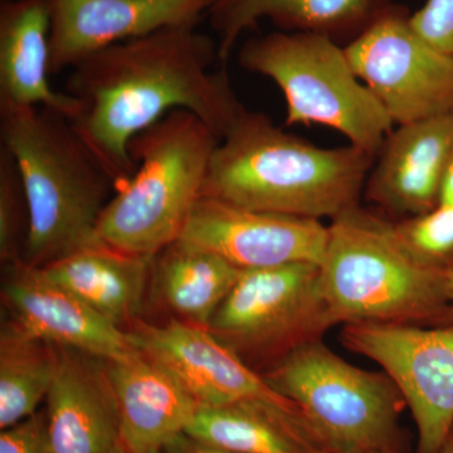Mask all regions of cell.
<instances>
[{
    "label": "cell",
    "mask_w": 453,
    "mask_h": 453,
    "mask_svg": "<svg viewBox=\"0 0 453 453\" xmlns=\"http://www.w3.org/2000/svg\"><path fill=\"white\" fill-rule=\"evenodd\" d=\"M238 61L244 70L268 77L281 88L288 125L332 127L372 157L395 127L354 73L344 47L332 38L308 32L268 33L244 42Z\"/></svg>",
    "instance_id": "cell-6"
},
{
    "label": "cell",
    "mask_w": 453,
    "mask_h": 453,
    "mask_svg": "<svg viewBox=\"0 0 453 453\" xmlns=\"http://www.w3.org/2000/svg\"><path fill=\"white\" fill-rule=\"evenodd\" d=\"M438 204L453 205V160L443 175Z\"/></svg>",
    "instance_id": "cell-29"
},
{
    "label": "cell",
    "mask_w": 453,
    "mask_h": 453,
    "mask_svg": "<svg viewBox=\"0 0 453 453\" xmlns=\"http://www.w3.org/2000/svg\"><path fill=\"white\" fill-rule=\"evenodd\" d=\"M447 297H449V312H447L446 324L453 325V265L446 270Z\"/></svg>",
    "instance_id": "cell-30"
},
{
    "label": "cell",
    "mask_w": 453,
    "mask_h": 453,
    "mask_svg": "<svg viewBox=\"0 0 453 453\" xmlns=\"http://www.w3.org/2000/svg\"><path fill=\"white\" fill-rule=\"evenodd\" d=\"M0 453H52L44 413L37 412L13 427L3 429Z\"/></svg>",
    "instance_id": "cell-27"
},
{
    "label": "cell",
    "mask_w": 453,
    "mask_h": 453,
    "mask_svg": "<svg viewBox=\"0 0 453 453\" xmlns=\"http://www.w3.org/2000/svg\"><path fill=\"white\" fill-rule=\"evenodd\" d=\"M0 140L28 202L22 261L43 267L100 243L98 222L116 186L71 121L46 107L0 105Z\"/></svg>",
    "instance_id": "cell-3"
},
{
    "label": "cell",
    "mask_w": 453,
    "mask_h": 453,
    "mask_svg": "<svg viewBox=\"0 0 453 453\" xmlns=\"http://www.w3.org/2000/svg\"><path fill=\"white\" fill-rule=\"evenodd\" d=\"M58 347L32 338L11 323L0 335V428L37 413L58 366Z\"/></svg>",
    "instance_id": "cell-23"
},
{
    "label": "cell",
    "mask_w": 453,
    "mask_h": 453,
    "mask_svg": "<svg viewBox=\"0 0 453 453\" xmlns=\"http://www.w3.org/2000/svg\"><path fill=\"white\" fill-rule=\"evenodd\" d=\"M219 62V43L193 27L168 28L92 53L71 68V124L116 189L135 172L129 145L174 110L195 113L219 139L246 110Z\"/></svg>",
    "instance_id": "cell-1"
},
{
    "label": "cell",
    "mask_w": 453,
    "mask_h": 453,
    "mask_svg": "<svg viewBox=\"0 0 453 453\" xmlns=\"http://www.w3.org/2000/svg\"><path fill=\"white\" fill-rule=\"evenodd\" d=\"M110 453H133V452H130L129 449H127V447L122 445V443L120 442Z\"/></svg>",
    "instance_id": "cell-32"
},
{
    "label": "cell",
    "mask_w": 453,
    "mask_h": 453,
    "mask_svg": "<svg viewBox=\"0 0 453 453\" xmlns=\"http://www.w3.org/2000/svg\"><path fill=\"white\" fill-rule=\"evenodd\" d=\"M441 453H453V432L451 436L447 438L445 446H443L442 451Z\"/></svg>",
    "instance_id": "cell-31"
},
{
    "label": "cell",
    "mask_w": 453,
    "mask_h": 453,
    "mask_svg": "<svg viewBox=\"0 0 453 453\" xmlns=\"http://www.w3.org/2000/svg\"><path fill=\"white\" fill-rule=\"evenodd\" d=\"M335 326L321 296L319 265L243 270L210 326L226 347L268 365Z\"/></svg>",
    "instance_id": "cell-8"
},
{
    "label": "cell",
    "mask_w": 453,
    "mask_h": 453,
    "mask_svg": "<svg viewBox=\"0 0 453 453\" xmlns=\"http://www.w3.org/2000/svg\"><path fill=\"white\" fill-rule=\"evenodd\" d=\"M219 136L195 113L174 110L130 142L135 172L115 190L97 226L101 244L155 257L180 240Z\"/></svg>",
    "instance_id": "cell-5"
},
{
    "label": "cell",
    "mask_w": 453,
    "mask_h": 453,
    "mask_svg": "<svg viewBox=\"0 0 453 453\" xmlns=\"http://www.w3.org/2000/svg\"><path fill=\"white\" fill-rule=\"evenodd\" d=\"M319 453H380V452H366V451H336V449H325Z\"/></svg>",
    "instance_id": "cell-33"
},
{
    "label": "cell",
    "mask_w": 453,
    "mask_h": 453,
    "mask_svg": "<svg viewBox=\"0 0 453 453\" xmlns=\"http://www.w3.org/2000/svg\"><path fill=\"white\" fill-rule=\"evenodd\" d=\"M127 333L140 353L168 371L198 405L243 401L295 405L208 327L180 320L160 325L136 321Z\"/></svg>",
    "instance_id": "cell-11"
},
{
    "label": "cell",
    "mask_w": 453,
    "mask_h": 453,
    "mask_svg": "<svg viewBox=\"0 0 453 453\" xmlns=\"http://www.w3.org/2000/svg\"><path fill=\"white\" fill-rule=\"evenodd\" d=\"M344 50L393 124L453 110V56L416 32L407 8L393 4Z\"/></svg>",
    "instance_id": "cell-9"
},
{
    "label": "cell",
    "mask_w": 453,
    "mask_h": 453,
    "mask_svg": "<svg viewBox=\"0 0 453 453\" xmlns=\"http://www.w3.org/2000/svg\"><path fill=\"white\" fill-rule=\"evenodd\" d=\"M163 453H237L220 447L208 445L188 434H181L170 441Z\"/></svg>",
    "instance_id": "cell-28"
},
{
    "label": "cell",
    "mask_w": 453,
    "mask_h": 453,
    "mask_svg": "<svg viewBox=\"0 0 453 453\" xmlns=\"http://www.w3.org/2000/svg\"><path fill=\"white\" fill-rule=\"evenodd\" d=\"M106 363L118 403L122 445L133 453H163L195 419L199 407L196 399L144 354Z\"/></svg>",
    "instance_id": "cell-17"
},
{
    "label": "cell",
    "mask_w": 453,
    "mask_h": 453,
    "mask_svg": "<svg viewBox=\"0 0 453 453\" xmlns=\"http://www.w3.org/2000/svg\"><path fill=\"white\" fill-rule=\"evenodd\" d=\"M29 210L25 186L13 155L0 148V259L20 261L28 237Z\"/></svg>",
    "instance_id": "cell-24"
},
{
    "label": "cell",
    "mask_w": 453,
    "mask_h": 453,
    "mask_svg": "<svg viewBox=\"0 0 453 453\" xmlns=\"http://www.w3.org/2000/svg\"><path fill=\"white\" fill-rule=\"evenodd\" d=\"M319 283L335 325L446 324V270L417 261L395 220L360 204L327 226Z\"/></svg>",
    "instance_id": "cell-4"
},
{
    "label": "cell",
    "mask_w": 453,
    "mask_h": 453,
    "mask_svg": "<svg viewBox=\"0 0 453 453\" xmlns=\"http://www.w3.org/2000/svg\"><path fill=\"white\" fill-rule=\"evenodd\" d=\"M392 5V0H216L207 18L226 64L238 40L261 20L279 31L316 33L347 46Z\"/></svg>",
    "instance_id": "cell-18"
},
{
    "label": "cell",
    "mask_w": 453,
    "mask_h": 453,
    "mask_svg": "<svg viewBox=\"0 0 453 453\" xmlns=\"http://www.w3.org/2000/svg\"><path fill=\"white\" fill-rule=\"evenodd\" d=\"M242 271L216 253L177 241L153 258L151 281L178 320L208 327Z\"/></svg>",
    "instance_id": "cell-22"
},
{
    "label": "cell",
    "mask_w": 453,
    "mask_h": 453,
    "mask_svg": "<svg viewBox=\"0 0 453 453\" xmlns=\"http://www.w3.org/2000/svg\"><path fill=\"white\" fill-rule=\"evenodd\" d=\"M52 0H0V105L46 107L73 120L77 103L50 88Z\"/></svg>",
    "instance_id": "cell-19"
},
{
    "label": "cell",
    "mask_w": 453,
    "mask_h": 453,
    "mask_svg": "<svg viewBox=\"0 0 453 453\" xmlns=\"http://www.w3.org/2000/svg\"><path fill=\"white\" fill-rule=\"evenodd\" d=\"M326 238L321 220L246 210L203 196L179 241L252 270L295 262L320 265Z\"/></svg>",
    "instance_id": "cell-12"
},
{
    "label": "cell",
    "mask_w": 453,
    "mask_h": 453,
    "mask_svg": "<svg viewBox=\"0 0 453 453\" xmlns=\"http://www.w3.org/2000/svg\"><path fill=\"white\" fill-rule=\"evenodd\" d=\"M259 374L299 408L325 449L395 453L405 402L386 372L349 365L320 339L294 349Z\"/></svg>",
    "instance_id": "cell-7"
},
{
    "label": "cell",
    "mask_w": 453,
    "mask_h": 453,
    "mask_svg": "<svg viewBox=\"0 0 453 453\" xmlns=\"http://www.w3.org/2000/svg\"><path fill=\"white\" fill-rule=\"evenodd\" d=\"M402 242L425 266L447 270L453 265V205L438 204L419 216L395 222Z\"/></svg>",
    "instance_id": "cell-25"
},
{
    "label": "cell",
    "mask_w": 453,
    "mask_h": 453,
    "mask_svg": "<svg viewBox=\"0 0 453 453\" xmlns=\"http://www.w3.org/2000/svg\"><path fill=\"white\" fill-rule=\"evenodd\" d=\"M453 160V110L398 125L384 140L366 179L369 202L395 217L419 216L438 205Z\"/></svg>",
    "instance_id": "cell-15"
},
{
    "label": "cell",
    "mask_w": 453,
    "mask_h": 453,
    "mask_svg": "<svg viewBox=\"0 0 453 453\" xmlns=\"http://www.w3.org/2000/svg\"><path fill=\"white\" fill-rule=\"evenodd\" d=\"M58 351L44 412L50 452H111L121 434L107 363L74 349Z\"/></svg>",
    "instance_id": "cell-16"
},
{
    "label": "cell",
    "mask_w": 453,
    "mask_h": 453,
    "mask_svg": "<svg viewBox=\"0 0 453 453\" xmlns=\"http://www.w3.org/2000/svg\"><path fill=\"white\" fill-rule=\"evenodd\" d=\"M216 0H52L50 73L168 28H196Z\"/></svg>",
    "instance_id": "cell-14"
},
{
    "label": "cell",
    "mask_w": 453,
    "mask_h": 453,
    "mask_svg": "<svg viewBox=\"0 0 453 453\" xmlns=\"http://www.w3.org/2000/svg\"><path fill=\"white\" fill-rule=\"evenodd\" d=\"M411 23L428 43L453 56V0H426Z\"/></svg>",
    "instance_id": "cell-26"
},
{
    "label": "cell",
    "mask_w": 453,
    "mask_h": 453,
    "mask_svg": "<svg viewBox=\"0 0 453 453\" xmlns=\"http://www.w3.org/2000/svg\"><path fill=\"white\" fill-rule=\"evenodd\" d=\"M3 303L11 324L32 338L70 348L105 362L140 353L129 333L25 262L5 265Z\"/></svg>",
    "instance_id": "cell-13"
},
{
    "label": "cell",
    "mask_w": 453,
    "mask_h": 453,
    "mask_svg": "<svg viewBox=\"0 0 453 453\" xmlns=\"http://www.w3.org/2000/svg\"><path fill=\"white\" fill-rule=\"evenodd\" d=\"M374 159L353 145L319 148L246 109L214 150L203 196L246 210L332 220L359 204Z\"/></svg>",
    "instance_id": "cell-2"
},
{
    "label": "cell",
    "mask_w": 453,
    "mask_h": 453,
    "mask_svg": "<svg viewBox=\"0 0 453 453\" xmlns=\"http://www.w3.org/2000/svg\"><path fill=\"white\" fill-rule=\"evenodd\" d=\"M186 434L237 453H319L326 449L299 408L265 401L199 405Z\"/></svg>",
    "instance_id": "cell-21"
},
{
    "label": "cell",
    "mask_w": 453,
    "mask_h": 453,
    "mask_svg": "<svg viewBox=\"0 0 453 453\" xmlns=\"http://www.w3.org/2000/svg\"><path fill=\"white\" fill-rule=\"evenodd\" d=\"M342 342L395 381L416 422L417 453H441L453 432V325H344Z\"/></svg>",
    "instance_id": "cell-10"
},
{
    "label": "cell",
    "mask_w": 453,
    "mask_h": 453,
    "mask_svg": "<svg viewBox=\"0 0 453 453\" xmlns=\"http://www.w3.org/2000/svg\"><path fill=\"white\" fill-rule=\"evenodd\" d=\"M153 258L98 243L37 268L50 281L70 291L110 323L127 332L139 321L146 285L151 280Z\"/></svg>",
    "instance_id": "cell-20"
}]
</instances>
